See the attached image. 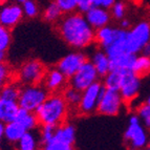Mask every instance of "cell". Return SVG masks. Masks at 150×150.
<instances>
[{"label": "cell", "instance_id": "cell-13", "mask_svg": "<svg viewBox=\"0 0 150 150\" xmlns=\"http://www.w3.org/2000/svg\"><path fill=\"white\" fill-rule=\"evenodd\" d=\"M41 84L50 93H61L68 85V79L57 67H54L46 70Z\"/></svg>", "mask_w": 150, "mask_h": 150}, {"label": "cell", "instance_id": "cell-22", "mask_svg": "<svg viewBox=\"0 0 150 150\" xmlns=\"http://www.w3.org/2000/svg\"><path fill=\"white\" fill-rule=\"evenodd\" d=\"M122 74L123 69H117L112 68L109 70V73L106 76L103 77V86L106 89H112V90H119L122 80Z\"/></svg>", "mask_w": 150, "mask_h": 150}, {"label": "cell", "instance_id": "cell-16", "mask_svg": "<svg viewBox=\"0 0 150 150\" xmlns=\"http://www.w3.org/2000/svg\"><path fill=\"white\" fill-rule=\"evenodd\" d=\"M54 139L60 141L65 144L74 145L76 142V127L74 124L68 122L62 123L61 125L57 126L55 130Z\"/></svg>", "mask_w": 150, "mask_h": 150}, {"label": "cell", "instance_id": "cell-3", "mask_svg": "<svg viewBox=\"0 0 150 150\" xmlns=\"http://www.w3.org/2000/svg\"><path fill=\"white\" fill-rule=\"evenodd\" d=\"M149 135L137 113L129 117L128 126L124 132V143L129 150H143L147 147Z\"/></svg>", "mask_w": 150, "mask_h": 150}, {"label": "cell", "instance_id": "cell-5", "mask_svg": "<svg viewBox=\"0 0 150 150\" xmlns=\"http://www.w3.org/2000/svg\"><path fill=\"white\" fill-rule=\"evenodd\" d=\"M48 95L50 93L43 87L42 84L23 85V87L20 88V93L17 101L18 105L22 109L34 112L44 102Z\"/></svg>", "mask_w": 150, "mask_h": 150}, {"label": "cell", "instance_id": "cell-41", "mask_svg": "<svg viewBox=\"0 0 150 150\" xmlns=\"http://www.w3.org/2000/svg\"><path fill=\"white\" fill-rule=\"evenodd\" d=\"M5 60V52H0V64L4 63Z\"/></svg>", "mask_w": 150, "mask_h": 150}, {"label": "cell", "instance_id": "cell-15", "mask_svg": "<svg viewBox=\"0 0 150 150\" xmlns=\"http://www.w3.org/2000/svg\"><path fill=\"white\" fill-rule=\"evenodd\" d=\"M121 30H122L121 28H111L109 25L99 28L95 33V42H97L101 50H105L108 46L115 42V39L120 35Z\"/></svg>", "mask_w": 150, "mask_h": 150}, {"label": "cell", "instance_id": "cell-21", "mask_svg": "<svg viewBox=\"0 0 150 150\" xmlns=\"http://www.w3.org/2000/svg\"><path fill=\"white\" fill-rule=\"evenodd\" d=\"M135 58H137V55L126 52V53L122 54V55L110 60L111 69L112 68H117V69H132Z\"/></svg>", "mask_w": 150, "mask_h": 150}, {"label": "cell", "instance_id": "cell-45", "mask_svg": "<svg viewBox=\"0 0 150 150\" xmlns=\"http://www.w3.org/2000/svg\"><path fill=\"white\" fill-rule=\"evenodd\" d=\"M147 147L149 148V150H150V138H149V140H148V144H147Z\"/></svg>", "mask_w": 150, "mask_h": 150}, {"label": "cell", "instance_id": "cell-4", "mask_svg": "<svg viewBox=\"0 0 150 150\" xmlns=\"http://www.w3.org/2000/svg\"><path fill=\"white\" fill-rule=\"evenodd\" d=\"M148 42H150V21L142 20L127 30L125 45L128 53L139 55Z\"/></svg>", "mask_w": 150, "mask_h": 150}, {"label": "cell", "instance_id": "cell-1", "mask_svg": "<svg viewBox=\"0 0 150 150\" xmlns=\"http://www.w3.org/2000/svg\"><path fill=\"white\" fill-rule=\"evenodd\" d=\"M56 24L61 39L75 50H84L95 42L96 30L86 21L82 13L75 12L62 16Z\"/></svg>", "mask_w": 150, "mask_h": 150}, {"label": "cell", "instance_id": "cell-38", "mask_svg": "<svg viewBox=\"0 0 150 150\" xmlns=\"http://www.w3.org/2000/svg\"><path fill=\"white\" fill-rule=\"evenodd\" d=\"M119 24H120V28L123 30H128L130 28V21L128 20L127 18H123L121 20H119Z\"/></svg>", "mask_w": 150, "mask_h": 150}, {"label": "cell", "instance_id": "cell-18", "mask_svg": "<svg viewBox=\"0 0 150 150\" xmlns=\"http://www.w3.org/2000/svg\"><path fill=\"white\" fill-rule=\"evenodd\" d=\"M20 107L17 101H8L0 98V122H12L16 119Z\"/></svg>", "mask_w": 150, "mask_h": 150}, {"label": "cell", "instance_id": "cell-2", "mask_svg": "<svg viewBox=\"0 0 150 150\" xmlns=\"http://www.w3.org/2000/svg\"><path fill=\"white\" fill-rule=\"evenodd\" d=\"M69 106L64 100L62 93H50L44 102L34 111L39 125L59 126L66 122L69 113Z\"/></svg>", "mask_w": 150, "mask_h": 150}, {"label": "cell", "instance_id": "cell-31", "mask_svg": "<svg viewBox=\"0 0 150 150\" xmlns=\"http://www.w3.org/2000/svg\"><path fill=\"white\" fill-rule=\"evenodd\" d=\"M55 3L60 8L63 15L75 13L78 8L77 0H55Z\"/></svg>", "mask_w": 150, "mask_h": 150}, {"label": "cell", "instance_id": "cell-19", "mask_svg": "<svg viewBox=\"0 0 150 150\" xmlns=\"http://www.w3.org/2000/svg\"><path fill=\"white\" fill-rule=\"evenodd\" d=\"M25 132L26 129L16 120L4 124V138L10 143L16 144Z\"/></svg>", "mask_w": 150, "mask_h": 150}, {"label": "cell", "instance_id": "cell-9", "mask_svg": "<svg viewBox=\"0 0 150 150\" xmlns=\"http://www.w3.org/2000/svg\"><path fill=\"white\" fill-rule=\"evenodd\" d=\"M99 78L100 77L98 75L93 64L90 62V60H87L73 77L68 79V85L83 91L91 84L98 82Z\"/></svg>", "mask_w": 150, "mask_h": 150}, {"label": "cell", "instance_id": "cell-23", "mask_svg": "<svg viewBox=\"0 0 150 150\" xmlns=\"http://www.w3.org/2000/svg\"><path fill=\"white\" fill-rule=\"evenodd\" d=\"M135 75H138L140 78L146 77L150 74V57L139 54L135 58L134 64L131 69Z\"/></svg>", "mask_w": 150, "mask_h": 150}, {"label": "cell", "instance_id": "cell-27", "mask_svg": "<svg viewBox=\"0 0 150 150\" xmlns=\"http://www.w3.org/2000/svg\"><path fill=\"white\" fill-rule=\"evenodd\" d=\"M20 93V87L15 84L5 83L4 86L0 90V98L8 101H18Z\"/></svg>", "mask_w": 150, "mask_h": 150}, {"label": "cell", "instance_id": "cell-30", "mask_svg": "<svg viewBox=\"0 0 150 150\" xmlns=\"http://www.w3.org/2000/svg\"><path fill=\"white\" fill-rule=\"evenodd\" d=\"M40 134H39V142L41 145L50 142L55 135L56 126L53 125H40Z\"/></svg>", "mask_w": 150, "mask_h": 150}, {"label": "cell", "instance_id": "cell-44", "mask_svg": "<svg viewBox=\"0 0 150 150\" xmlns=\"http://www.w3.org/2000/svg\"><path fill=\"white\" fill-rule=\"evenodd\" d=\"M146 103H147V104H149V105H150V95H149V97L147 98V100H146Z\"/></svg>", "mask_w": 150, "mask_h": 150}, {"label": "cell", "instance_id": "cell-43", "mask_svg": "<svg viewBox=\"0 0 150 150\" xmlns=\"http://www.w3.org/2000/svg\"><path fill=\"white\" fill-rule=\"evenodd\" d=\"M8 0H0V5H2V4H4L5 2H6Z\"/></svg>", "mask_w": 150, "mask_h": 150}, {"label": "cell", "instance_id": "cell-6", "mask_svg": "<svg viewBox=\"0 0 150 150\" xmlns=\"http://www.w3.org/2000/svg\"><path fill=\"white\" fill-rule=\"evenodd\" d=\"M46 68L41 61L37 59H30L25 61L19 68L18 79L23 85H37L43 81Z\"/></svg>", "mask_w": 150, "mask_h": 150}, {"label": "cell", "instance_id": "cell-33", "mask_svg": "<svg viewBox=\"0 0 150 150\" xmlns=\"http://www.w3.org/2000/svg\"><path fill=\"white\" fill-rule=\"evenodd\" d=\"M42 150H75V146L65 144V143H62L60 141L53 139L50 142L43 144Z\"/></svg>", "mask_w": 150, "mask_h": 150}, {"label": "cell", "instance_id": "cell-14", "mask_svg": "<svg viewBox=\"0 0 150 150\" xmlns=\"http://www.w3.org/2000/svg\"><path fill=\"white\" fill-rule=\"evenodd\" d=\"M84 17L95 30L109 25L111 20V15L107 8L96 6V5H93L87 12L84 13Z\"/></svg>", "mask_w": 150, "mask_h": 150}, {"label": "cell", "instance_id": "cell-42", "mask_svg": "<svg viewBox=\"0 0 150 150\" xmlns=\"http://www.w3.org/2000/svg\"><path fill=\"white\" fill-rule=\"evenodd\" d=\"M24 1H26V0H14V2L17 3V4H20V5L22 4Z\"/></svg>", "mask_w": 150, "mask_h": 150}, {"label": "cell", "instance_id": "cell-24", "mask_svg": "<svg viewBox=\"0 0 150 150\" xmlns=\"http://www.w3.org/2000/svg\"><path fill=\"white\" fill-rule=\"evenodd\" d=\"M61 93H62L64 100L66 101V103H67V105L69 106L70 109H77V107L79 106V103L81 101L82 91L71 87L70 85H67L61 91Z\"/></svg>", "mask_w": 150, "mask_h": 150}, {"label": "cell", "instance_id": "cell-32", "mask_svg": "<svg viewBox=\"0 0 150 150\" xmlns=\"http://www.w3.org/2000/svg\"><path fill=\"white\" fill-rule=\"evenodd\" d=\"M23 14L28 18H35L39 14V8L35 0H26L21 4Z\"/></svg>", "mask_w": 150, "mask_h": 150}, {"label": "cell", "instance_id": "cell-39", "mask_svg": "<svg viewBox=\"0 0 150 150\" xmlns=\"http://www.w3.org/2000/svg\"><path fill=\"white\" fill-rule=\"evenodd\" d=\"M140 54L146 56V57H150V42H148L147 44L144 45V47L142 48Z\"/></svg>", "mask_w": 150, "mask_h": 150}, {"label": "cell", "instance_id": "cell-26", "mask_svg": "<svg viewBox=\"0 0 150 150\" xmlns=\"http://www.w3.org/2000/svg\"><path fill=\"white\" fill-rule=\"evenodd\" d=\"M62 12L60 11V8H58V5L55 3V1L48 3L43 11V19L46 22L57 23L62 18Z\"/></svg>", "mask_w": 150, "mask_h": 150}, {"label": "cell", "instance_id": "cell-46", "mask_svg": "<svg viewBox=\"0 0 150 150\" xmlns=\"http://www.w3.org/2000/svg\"><path fill=\"white\" fill-rule=\"evenodd\" d=\"M143 150H149V148H148V147H145Z\"/></svg>", "mask_w": 150, "mask_h": 150}, {"label": "cell", "instance_id": "cell-12", "mask_svg": "<svg viewBox=\"0 0 150 150\" xmlns=\"http://www.w3.org/2000/svg\"><path fill=\"white\" fill-rule=\"evenodd\" d=\"M22 6L17 3H8L0 10V24L8 30H12L22 20Z\"/></svg>", "mask_w": 150, "mask_h": 150}, {"label": "cell", "instance_id": "cell-29", "mask_svg": "<svg viewBox=\"0 0 150 150\" xmlns=\"http://www.w3.org/2000/svg\"><path fill=\"white\" fill-rule=\"evenodd\" d=\"M126 12H127V6H126L124 1L117 0L110 8V15L111 18H115V20H121L123 18H125Z\"/></svg>", "mask_w": 150, "mask_h": 150}, {"label": "cell", "instance_id": "cell-17", "mask_svg": "<svg viewBox=\"0 0 150 150\" xmlns=\"http://www.w3.org/2000/svg\"><path fill=\"white\" fill-rule=\"evenodd\" d=\"M90 62L93 63L97 70L98 75L100 78H103L106 76L109 70L111 69V64H110V59L108 58L107 54L103 50H98L95 54L93 55Z\"/></svg>", "mask_w": 150, "mask_h": 150}, {"label": "cell", "instance_id": "cell-25", "mask_svg": "<svg viewBox=\"0 0 150 150\" xmlns=\"http://www.w3.org/2000/svg\"><path fill=\"white\" fill-rule=\"evenodd\" d=\"M16 144L18 150H36L39 142L33 131H26Z\"/></svg>", "mask_w": 150, "mask_h": 150}, {"label": "cell", "instance_id": "cell-35", "mask_svg": "<svg viewBox=\"0 0 150 150\" xmlns=\"http://www.w3.org/2000/svg\"><path fill=\"white\" fill-rule=\"evenodd\" d=\"M8 74H10V69H8V65L4 64V63H1L0 64V90L8 81Z\"/></svg>", "mask_w": 150, "mask_h": 150}, {"label": "cell", "instance_id": "cell-20", "mask_svg": "<svg viewBox=\"0 0 150 150\" xmlns=\"http://www.w3.org/2000/svg\"><path fill=\"white\" fill-rule=\"evenodd\" d=\"M15 120L20 123L21 125L26 129V131H33V130L35 129V128H37V126L39 125L38 120L35 115V112L22 109V108L19 109Z\"/></svg>", "mask_w": 150, "mask_h": 150}, {"label": "cell", "instance_id": "cell-47", "mask_svg": "<svg viewBox=\"0 0 150 150\" xmlns=\"http://www.w3.org/2000/svg\"><path fill=\"white\" fill-rule=\"evenodd\" d=\"M36 150H37V149H36Z\"/></svg>", "mask_w": 150, "mask_h": 150}, {"label": "cell", "instance_id": "cell-37", "mask_svg": "<svg viewBox=\"0 0 150 150\" xmlns=\"http://www.w3.org/2000/svg\"><path fill=\"white\" fill-rule=\"evenodd\" d=\"M115 1H117V0H91L93 5L101 6V8H107V10H109V8L112 6V4Z\"/></svg>", "mask_w": 150, "mask_h": 150}, {"label": "cell", "instance_id": "cell-28", "mask_svg": "<svg viewBox=\"0 0 150 150\" xmlns=\"http://www.w3.org/2000/svg\"><path fill=\"white\" fill-rule=\"evenodd\" d=\"M135 113L138 115L140 118L141 122L146 129L150 130V105L147 103L141 104L137 109H135Z\"/></svg>", "mask_w": 150, "mask_h": 150}, {"label": "cell", "instance_id": "cell-7", "mask_svg": "<svg viewBox=\"0 0 150 150\" xmlns=\"http://www.w3.org/2000/svg\"><path fill=\"white\" fill-rule=\"evenodd\" d=\"M103 90H104V86L100 81L93 83L89 87L83 90L81 101L76 109L77 112L80 115H90L97 112L98 104Z\"/></svg>", "mask_w": 150, "mask_h": 150}, {"label": "cell", "instance_id": "cell-8", "mask_svg": "<svg viewBox=\"0 0 150 150\" xmlns=\"http://www.w3.org/2000/svg\"><path fill=\"white\" fill-rule=\"evenodd\" d=\"M124 105H125V103L123 101L119 90L104 88L99 104H98L97 112L99 115H107V117L118 115L121 112L122 108L124 107Z\"/></svg>", "mask_w": 150, "mask_h": 150}, {"label": "cell", "instance_id": "cell-40", "mask_svg": "<svg viewBox=\"0 0 150 150\" xmlns=\"http://www.w3.org/2000/svg\"><path fill=\"white\" fill-rule=\"evenodd\" d=\"M4 138V123L0 122V142Z\"/></svg>", "mask_w": 150, "mask_h": 150}, {"label": "cell", "instance_id": "cell-36", "mask_svg": "<svg viewBox=\"0 0 150 150\" xmlns=\"http://www.w3.org/2000/svg\"><path fill=\"white\" fill-rule=\"evenodd\" d=\"M77 3H78L77 10L80 13H82V14L87 12V11L93 6L91 0H77Z\"/></svg>", "mask_w": 150, "mask_h": 150}, {"label": "cell", "instance_id": "cell-34", "mask_svg": "<svg viewBox=\"0 0 150 150\" xmlns=\"http://www.w3.org/2000/svg\"><path fill=\"white\" fill-rule=\"evenodd\" d=\"M11 41L12 36L10 30L0 24V52H6V50L10 47Z\"/></svg>", "mask_w": 150, "mask_h": 150}, {"label": "cell", "instance_id": "cell-11", "mask_svg": "<svg viewBox=\"0 0 150 150\" xmlns=\"http://www.w3.org/2000/svg\"><path fill=\"white\" fill-rule=\"evenodd\" d=\"M87 60V57L82 52H74L60 59L56 67L67 79H70Z\"/></svg>", "mask_w": 150, "mask_h": 150}, {"label": "cell", "instance_id": "cell-10", "mask_svg": "<svg viewBox=\"0 0 150 150\" xmlns=\"http://www.w3.org/2000/svg\"><path fill=\"white\" fill-rule=\"evenodd\" d=\"M141 88V78L131 69H123L119 93L125 104H130L139 96Z\"/></svg>", "mask_w": 150, "mask_h": 150}]
</instances>
